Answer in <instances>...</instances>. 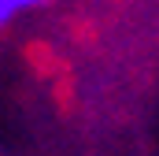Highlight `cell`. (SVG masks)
Listing matches in <instances>:
<instances>
[{
    "mask_svg": "<svg viewBox=\"0 0 159 156\" xmlns=\"http://www.w3.org/2000/svg\"><path fill=\"white\" fill-rule=\"evenodd\" d=\"M41 4H48V0H0V26H7L11 19H19L22 11L41 7Z\"/></svg>",
    "mask_w": 159,
    "mask_h": 156,
    "instance_id": "cell-1",
    "label": "cell"
}]
</instances>
